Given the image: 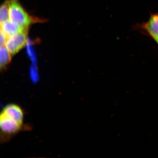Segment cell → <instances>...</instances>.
I'll return each mask as SVG.
<instances>
[{
	"instance_id": "obj_7",
	"label": "cell",
	"mask_w": 158,
	"mask_h": 158,
	"mask_svg": "<svg viewBox=\"0 0 158 158\" xmlns=\"http://www.w3.org/2000/svg\"><path fill=\"white\" fill-rule=\"evenodd\" d=\"M9 19V0H6V1L2 4L0 9L1 24Z\"/></svg>"
},
{
	"instance_id": "obj_6",
	"label": "cell",
	"mask_w": 158,
	"mask_h": 158,
	"mask_svg": "<svg viewBox=\"0 0 158 158\" xmlns=\"http://www.w3.org/2000/svg\"><path fill=\"white\" fill-rule=\"evenodd\" d=\"M12 55L5 46L1 47L0 49V67L1 71L6 69L10 64Z\"/></svg>"
},
{
	"instance_id": "obj_9",
	"label": "cell",
	"mask_w": 158,
	"mask_h": 158,
	"mask_svg": "<svg viewBox=\"0 0 158 158\" xmlns=\"http://www.w3.org/2000/svg\"><path fill=\"white\" fill-rule=\"evenodd\" d=\"M155 40H156V42L158 44V38H156V39H155Z\"/></svg>"
},
{
	"instance_id": "obj_2",
	"label": "cell",
	"mask_w": 158,
	"mask_h": 158,
	"mask_svg": "<svg viewBox=\"0 0 158 158\" xmlns=\"http://www.w3.org/2000/svg\"><path fill=\"white\" fill-rule=\"evenodd\" d=\"M9 19L19 25L28 29L35 21L20 4L19 0H9Z\"/></svg>"
},
{
	"instance_id": "obj_1",
	"label": "cell",
	"mask_w": 158,
	"mask_h": 158,
	"mask_svg": "<svg viewBox=\"0 0 158 158\" xmlns=\"http://www.w3.org/2000/svg\"><path fill=\"white\" fill-rule=\"evenodd\" d=\"M25 113L22 108L15 103L3 107L0 114V134L2 143H6L21 131L24 126Z\"/></svg>"
},
{
	"instance_id": "obj_3",
	"label": "cell",
	"mask_w": 158,
	"mask_h": 158,
	"mask_svg": "<svg viewBox=\"0 0 158 158\" xmlns=\"http://www.w3.org/2000/svg\"><path fill=\"white\" fill-rule=\"evenodd\" d=\"M28 30L22 31L7 37L5 46L12 56L23 48L27 42Z\"/></svg>"
},
{
	"instance_id": "obj_5",
	"label": "cell",
	"mask_w": 158,
	"mask_h": 158,
	"mask_svg": "<svg viewBox=\"0 0 158 158\" xmlns=\"http://www.w3.org/2000/svg\"><path fill=\"white\" fill-rule=\"evenodd\" d=\"M144 28L154 39L158 38V14L151 16L144 25Z\"/></svg>"
},
{
	"instance_id": "obj_4",
	"label": "cell",
	"mask_w": 158,
	"mask_h": 158,
	"mask_svg": "<svg viewBox=\"0 0 158 158\" xmlns=\"http://www.w3.org/2000/svg\"><path fill=\"white\" fill-rule=\"evenodd\" d=\"M1 30L6 35L7 37L14 35L22 31H27V28H25L18 24L10 19L1 24Z\"/></svg>"
},
{
	"instance_id": "obj_8",
	"label": "cell",
	"mask_w": 158,
	"mask_h": 158,
	"mask_svg": "<svg viewBox=\"0 0 158 158\" xmlns=\"http://www.w3.org/2000/svg\"><path fill=\"white\" fill-rule=\"evenodd\" d=\"M0 45L1 47L4 46L6 44L7 37H6L5 34L1 30V35H0Z\"/></svg>"
}]
</instances>
